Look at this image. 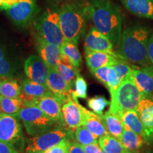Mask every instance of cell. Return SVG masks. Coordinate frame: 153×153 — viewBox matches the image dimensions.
<instances>
[{"mask_svg": "<svg viewBox=\"0 0 153 153\" xmlns=\"http://www.w3.org/2000/svg\"><path fill=\"white\" fill-rule=\"evenodd\" d=\"M88 11L94 26L118 46L123 32L119 9L110 0H89Z\"/></svg>", "mask_w": 153, "mask_h": 153, "instance_id": "cell-1", "label": "cell"}, {"mask_svg": "<svg viewBox=\"0 0 153 153\" xmlns=\"http://www.w3.org/2000/svg\"><path fill=\"white\" fill-rule=\"evenodd\" d=\"M150 32L140 25L129 26L122 32L118 54L127 62L141 67L151 65L148 55Z\"/></svg>", "mask_w": 153, "mask_h": 153, "instance_id": "cell-2", "label": "cell"}, {"mask_svg": "<svg viewBox=\"0 0 153 153\" xmlns=\"http://www.w3.org/2000/svg\"><path fill=\"white\" fill-rule=\"evenodd\" d=\"M60 24L64 39L78 44L85 33L87 19H89L88 4L69 1L59 9Z\"/></svg>", "mask_w": 153, "mask_h": 153, "instance_id": "cell-3", "label": "cell"}, {"mask_svg": "<svg viewBox=\"0 0 153 153\" xmlns=\"http://www.w3.org/2000/svg\"><path fill=\"white\" fill-rule=\"evenodd\" d=\"M109 111L117 116H123L128 111H137L142 94L134 82L133 76L130 75L122 80L118 87L111 92Z\"/></svg>", "mask_w": 153, "mask_h": 153, "instance_id": "cell-4", "label": "cell"}, {"mask_svg": "<svg viewBox=\"0 0 153 153\" xmlns=\"http://www.w3.org/2000/svg\"><path fill=\"white\" fill-rule=\"evenodd\" d=\"M35 36L60 47L64 41L60 24L59 9L50 7L36 17L33 22Z\"/></svg>", "mask_w": 153, "mask_h": 153, "instance_id": "cell-5", "label": "cell"}, {"mask_svg": "<svg viewBox=\"0 0 153 153\" xmlns=\"http://www.w3.org/2000/svg\"><path fill=\"white\" fill-rule=\"evenodd\" d=\"M30 136H36L54 128L60 127L42 111L38 106L22 107L17 114Z\"/></svg>", "mask_w": 153, "mask_h": 153, "instance_id": "cell-6", "label": "cell"}, {"mask_svg": "<svg viewBox=\"0 0 153 153\" xmlns=\"http://www.w3.org/2000/svg\"><path fill=\"white\" fill-rule=\"evenodd\" d=\"M67 138L74 140V132L64 126L56 127L30 138L25 150L26 153H41Z\"/></svg>", "mask_w": 153, "mask_h": 153, "instance_id": "cell-7", "label": "cell"}, {"mask_svg": "<svg viewBox=\"0 0 153 153\" xmlns=\"http://www.w3.org/2000/svg\"><path fill=\"white\" fill-rule=\"evenodd\" d=\"M18 116L0 113V141L22 152L25 148V138Z\"/></svg>", "mask_w": 153, "mask_h": 153, "instance_id": "cell-8", "label": "cell"}, {"mask_svg": "<svg viewBox=\"0 0 153 153\" xmlns=\"http://www.w3.org/2000/svg\"><path fill=\"white\" fill-rule=\"evenodd\" d=\"M39 11L37 0H20L6 10V14L16 26L26 28L33 22Z\"/></svg>", "mask_w": 153, "mask_h": 153, "instance_id": "cell-9", "label": "cell"}, {"mask_svg": "<svg viewBox=\"0 0 153 153\" xmlns=\"http://www.w3.org/2000/svg\"><path fill=\"white\" fill-rule=\"evenodd\" d=\"M137 112L144 127V138L146 144L153 143V94L143 96L139 103Z\"/></svg>", "mask_w": 153, "mask_h": 153, "instance_id": "cell-10", "label": "cell"}, {"mask_svg": "<svg viewBox=\"0 0 153 153\" xmlns=\"http://www.w3.org/2000/svg\"><path fill=\"white\" fill-rule=\"evenodd\" d=\"M48 72V67L39 55H31L25 60V74L31 81L47 85Z\"/></svg>", "mask_w": 153, "mask_h": 153, "instance_id": "cell-11", "label": "cell"}, {"mask_svg": "<svg viewBox=\"0 0 153 153\" xmlns=\"http://www.w3.org/2000/svg\"><path fill=\"white\" fill-rule=\"evenodd\" d=\"M47 86L53 94L62 101V104L72 97V87L56 69H49Z\"/></svg>", "mask_w": 153, "mask_h": 153, "instance_id": "cell-12", "label": "cell"}, {"mask_svg": "<svg viewBox=\"0 0 153 153\" xmlns=\"http://www.w3.org/2000/svg\"><path fill=\"white\" fill-rule=\"evenodd\" d=\"M62 111L65 126L74 133L82 124L84 107L79 104L77 99L72 97L62 105Z\"/></svg>", "mask_w": 153, "mask_h": 153, "instance_id": "cell-13", "label": "cell"}, {"mask_svg": "<svg viewBox=\"0 0 153 153\" xmlns=\"http://www.w3.org/2000/svg\"><path fill=\"white\" fill-rule=\"evenodd\" d=\"M114 46L109 38L94 26H91L85 36V50L114 54L116 53L114 51Z\"/></svg>", "mask_w": 153, "mask_h": 153, "instance_id": "cell-14", "label": "cell"}, {"mask_svg": "<svg viewBox=\"0 0 153 153\" xmlns=\"http://www.w3.org/2000/svg\"><path fill=\"white\" fill-rule=\"evenodd\" d=\"M62 103L53 94L40 99L37 106L58 126L66 127L62 111Z\"/></svg>", "mask_w": 153, "mask_h": 153, "instance_id": "cell-15", "label": "cell"}, {"mask_svg": "<svg viewBox=\"0 0 153 153\" xmlns=\"http://www.w3.org/2000/svg\"><path fill=\"white\" fill-rule=\"evenodd\" d=\"M132 76L142 97L153 94V65L147 67L132 65Z\"/></svg>", "mask_w": 153, "mask_h": 153, "instance_id": "cell-16", "label": "cell"}, {"mask_svg": "<svg viewBox=\"0 0 153 153\" xmlns=\"http://www.w3.org/2000/svg\"><path fill=\"white\" fill-rule=\"evenodd\" d=\"M85 55L87 67L91 73L102 67L113 66L120 60L123 59L121 55L116 53L111 54L85 50Z\"/></svg>", "mask_w": 153, "mask_h": 153, "instance_id": "cell-17", "label": "cell"}, {"mask_svg": "<svg viewBox=\"0 0 153 153\" xmlns=\"http://www.w3.org/2000/svg\"><path fill=\"white\" fill-rule=\"evenodd\" d=\"M36 45L38 55L49 69L57 70V64L61 57L60 47L50 43L42 38L35 36Z\"/></svg>", "mask_w": 153, "mask_h": 153, "instance_id": "cell-18", "label": "cell"}, {"mask_svg": "<svg viewBox=\"0 0 153 153\" xmlns=\"http://www.w3.org/2000/svg\"><path fill=\"white\" fill-rule=\"evenodd\" d=\"M128 11L135 16L153 19V0H120Z\"/></svg>", "mask_w": 153, "mask_h": 153, "instance_id": "cell-19", "label": "cell"}, {"mask_svg": "<svg viewBox=\"0 0 153 153\" xmlns=\"http://www.w3.org/2000/svg\"><path fill=\"white\" fill-rule=\"evenodd\" d=\"M102 116L97 115L93 111H90L84 108V116L82 126L89 130L96 137H100L105 135H108L104 123H103Z\"/></svg>", "mask_w": 153, "mask_h": 153, "instance_id": "cell-20", "label": "cell"}, {"mask_svg": "<svg viewBox=\"0 0 153 153\" xmlns=\"http://www.w3.org/2000/svg\"><path fill=\"white\" fill-rule=\"evenodd\" d=\"M126 150L133 153H141L140 150L144 146L145 141L142 135L134 133L124 127L123 133L118 139Z\"/></svg>", "mask_w": 153, "mask_h": 153, "instance_id": "cell-21", "label": "cell"}, {"mask_svg": "<svg viewBox=\"0 0 153 153\" xmlns=\"http://www.w3.org/2000/svg\"><path fill=\"white\" fill-rule=\"evenodd\" d=\"M101 118L108 134L119 139L124 129V126L121 118L110 112L109 111L104 113Z\"/></svg>", "mask_w": 153, "mask_h": 153, "instance_id": "cell-22", "label": "cell"}, {"mask_svg": "<svg viewBox=\"0 0 153 153\" xmlns=\"http://www.w3.org/2000/svg\"><path fill=\"white\" fill-rule=\"evenodd\" d=\"M16 65L9 57L6 49L0 44V76L4 78H15L17 74Z\"/></svg>", "mask_w": 153, "mask_h": 153, "instance_id": "cell-23", "label": "cell"}, {"mask_svg": "<svg viewBox=\"0 0 153 153\" xmlns=\"http://www.w3.org/2000/svg\"><path fill=\"white\" fill-rule=\"evenodd\" d=\"M60 51L62 57L68 60L72 65L79 69L82 62V58L77 48V44L64 40L60 46Z\"/></svg>", "mask_w": 153, "mask_h": 153, "instance_id": "cell-24", "label": "cell"}, {"mask_svg": "<svg viewBox=\"0 0 153 153\" xmlns=\"http://www.w3.org/2000/svg\"><path fill=\"white\" fill-rule=\"evenodd\" d=\"M98 143L106 153H133L126 150L119 140L109 134L99 137Z\"/></svg>", "mask_w": 153, "mask_h": 153, "instance_id": "cell-25", "label": "cell"}, {"mask_svg": "<svg viewBox=\"0 0 153 153\" xmlns=\"http://www.w3.org/2000/svg\"><path fill=\"white\" fill-rule=\"evenodd\" d=\"M22 91L26 94L38 99L43 98L45 96L53 94L47 85L36 83L29 79H25L22 82Z\"/></svg>", "mask_w": 153, "mask_h": 153, "instance_id": "cell-26", "label": "cell"}, {"mask_svg": "<svg viewBox=\"0 0 153 153\" xmlns=\"http://www.w3.org/2000/svg\"><path fill=\"white\" fill-rule=\"evenodd\" d=\"M121 120L124 127L143 137L144 127L137 111H128L124 113L121 116Z\"/></svg>", "mask_w": 153, "mask_h": 153, "instance_id": "cell-27", "label": "cell"}, {"mask_svg": "<svg viewBox=\"0 0 153 153\" xmlns=\"http://www.w3.org/2000/svg\"><path fill=\"white\" fill-rule=\"evenodd\" d=\"M57 70L65 80L71 87L74 84V80L79 75V69L72 65L68 60L61 55L57 64Z\"/></svg>", "mask_w": 153, "mask_h": 153, "instance_id": "cell-28", "label": "cell"}, {"mask_svg": "<svg viewBox=\"0 0 153 153\" xmlns=\"http://www.w3.org/2000/svg\"><path fill=\"white\" fill-rule=\"evenodd\" d=\"M1 95L9 98H20L22 88L15 78H4L0 87Z\"/></svg>", "mask_w": 153, "mask_h": 153, "instance_id": "cell-29", "label": "cell"}, {"mask_svg": "<svg viewBox=\"0 0 153 153\" xmlns=\"http://www.w3.org/2000/svg\"><path fill=\"white\" fill-rule=\"evenodd\" d=\"M22 107L21 98H9L0 96V110L1 112L17 116V114Z\"/></svg>", "mask_w": 153, "mask_h": 153, "instance_id": "cell-30", "label": "cell"}, {"mask_svg": "<svg viewBox=\"0 0 153 153\" xmlns=\"http://www.w3.org/2000/svg\"><path fill=\"white\" fill-rule=\"evenodd\" d=\"M74 140L79 144L87 145L93 143H98V137H96L92 133L88 130L85 126H81L74 133Z\"/></svg>", "mask_w": 153, "mask_h": 153, "instance_id": "cell-31", "label": "cell"}, {"mask_svg": "<svg viewBox=\"0 0 153 153\" xmlns=\"http://www.w3.org/2000/svg\"><path fill=\"white\" fill-rule=\"evenodd\" d=\"M110 104L109 101L103 96H96L87 101V105L92 111L99 116H102L105 108Z\"/></svg>", "mask_w": 153, "mask_h": 153, "instance_id": "cell-32", "label": "cell"}, {"mask_svg": "<svg viewBox=\"0 0 153 153\" xmlns=\"http://www.w3.org/2000/svg\"><path fill=\"white\" fill-rule=\"evenodd\" d=\"M72 98L85 99L87 97V84L80 75L74 80V90L72 91Z\"/></svg>", "mask_w": 153, "mask_h": 153, "instance_id": "cell-33", "label": "cell"}, {"mask_svg": "<svg viewBox=\"0 0 153 153\" xmlns=\"http://www.w3.org/2000/svg\"><path fill=\"white\" fill-rule=\"evenodd\" d=\"M116 70L117 75L120 81L132 74V65H130L128 62L121 59L117 63L113 65Z\"/></svg>", "mask_w": 153, "mask_h": 153, "instance_id": "cell-34", "label": "cell"}, {"mask_svg": "<svg viewBox=\"0 0 153 153\" xmlns=\"http://www.w3.org/2000/svg\"><path fill=\"white\" fill-rule=\"evenodd\" d=\"M73 140H74L69 138L65 139L57 145L41 153H70V147Z\"/></svg>", "mask_w": 153, "mask_h": 153, "instance_id": "cell-35", "label": "cell"}, {"mask_svg": "<svg viewBox=\"0 0 153 153\" xmlns=\"http://www.w3.org/2000/svg\"><path fill=\"white\" fill-rule=\"evenodd\" d=\"M111 67V66L102 67V68L97 69L96 71H94L92 73L95 76V77L99 82H101L106 87H107V85H108V75H109Z\"/></svg>", "mask_w": 153, "mask_h": 153, "instance_id": "cell-36", "label": "cell"}, {"mask_svg": "<svg viewBox=\"0 0 153 153\" xmlns=\"http://www.w3.org/2000/svg\"><path fill=\"white\" fill-rule=\"evenodd\" d=\"M82 148L86 153H99L102 150L99 143H93L87 145H82Z\"/></svg>", "mask_w": 153, "mask_h": 153, "instance_id": "cell-37", "label": "cell"}, {"mask_svg": "<svg viewBox=\"0 0 153 153\" xmlns=\"http://www.w3.org/2000/svg\"><path fill=\"white\" fill-rule=\"evenodd\" d=\"M0 153H21L7 143L0 141Z\"/></svg>", "mask_w": 153, "mask_h": 153, "instance_id": "cell-38", "label": "cell"}, {"mask_svg": "<svg viewBox=\"0 0 153 153\" xmlns=\"http://www.w3.org/2000/svg\"><path fill=\"white\" fill-rule=\"evenodd\" d=\"M20 0H0V10H7Z\"/></svg>", "mask_w": 153, "mask_h": 153, "instance_id": "cell-39", "label": "cell"}, {"mask_svg": "<svg viewBox=\"0 0 153 153\" xmlns=\"http://www.w3.org/2000/svg\"><path fill=\"white\" fill-rule=\"evenodd\" d=\"M70 153H86L82 148V145L79 144L76 140L72 142L71 147H70Z\"/></svg>", "mask_w": 153, "mask_h": 153, "instance_id": "cell-40", "label": "cell"}, {"mask_svg": "<svg viewBox=\"0 0 153 153\" xmlns=\"http://www.w3.org/2000/svg\"><path fill=\"white\" fill-rule=\"evenodd\" d=\"M148 55L151 64L153 65V33L149 38L148 45Z\"/></svg>", "mask_w": 153, "mask_h": 153, "instance_id": "cell-41", "label": "cell"}, {"mask_svg": "<svg viewBox=\"0 0 153 153\" xmlns=\"http://www.w3.org/2000/svg\"><path fill=\"white\" fill-rule=\"evenodd\" d=\"M99 153H106V152H104V151L103 150H101L100 151V152H99Z\"/></svg>", "mask_w": 153, "mask_h": 153, "instance_id": "cell-42", "label": "cell"}, {"mask_svg": "<svg viewBox=\"0 0 153 153\" xmlns=\"http://www.w3.org/2000/svg\"><path fill=\"white\" fill-rule=\"evenodd\" d=\"M1 76H0V87H1ZM0 96H1V92H0Z\"/></svg>", "mask_w": 153, "mask_h": 153, "instance_id": "cell-43", "label": "cell"}, {"mask_svg": "<svg viewBox=\"0 0 153 153\" xmlns=\"http://www.w3.org/2000/svg\"><path fill=\"white\" fill-rule=\"evenodd\" d=\"M0 113H1V110H0Z\"/></svg>", "mask_w": 153, "mask_h": 153, "instance_id": "cell-44", "label": "cell"}]
</instances>
